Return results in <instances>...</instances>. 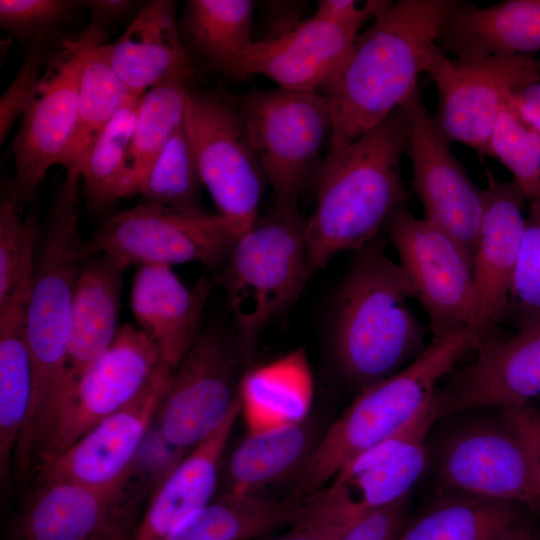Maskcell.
Here are the masks:
<instances>
[{"instance_id":"obj_1","label":"cell","mask_w":540,"mask_h":540,"mask_svg":"<svg viewBox=\"0 0 540 540\" xmlns=\"http://www.w3.org/2000/svg\"><path fill=\"white\" fill-rule=\"evenodd\" d=\"M460 4L400 0L357 36L344 64L319 89L331 113L328 152L357 140L413 95L443 25Z\"/></svg>"},{"instance_id":"obj_2","label":"cell","mask_w":540,"mask_h":540,"mask_svg":"<svg viewBox=\"0 0 540 540\" xmlns=\"http://www.w3.org/2000/svg\"><path fill=\"white\" fill-rule=\"evenodd\" d=\"M401 109L357 140L328 152L316 176V207L306 219L313 272L346 250L377 238L408 192L401 175L405 149Z\"/></svg>"},{"instance_id":"obj_3","label":"cell","mask_w":540,"mask_h":540,"mask_svg":"<svg viewBox=\"0 0 540 540\" xmlns=\"http://www.w3.org/2000/svg\"><path fill=\"white\" fill-rule=\"evenodd\" d=\"M410 283L377 238L357 250L334 305L332 342L342 376L359 391L411 363L425 333Z\"/></svg>"},{"instance_id":"obj_4","label":"cell","mask_w":540,"mask_h":540,"mask_svg":"<svg viewBox=\"0 0 540 540\" xmlns=\"http://www.w3.org/2000/svg\"><path fill=\"white\" fill-rule=\"evenodd\" d=\"M78 171H65L53 201L26 305L32 394L19 444L42 433L58 399L69 344L76 283L87 259L79 230Z\"/></svg>"},{"instance_id":"obj_5","label":"cell","mask_w":540,"mask_h":540,"mask_svg":"<svg viewBox=\"0 0 540 540\" xmlns=\"http://www.w3.org/2000/svg\"><path fill=\"white\" fill-rule=\"evenodd\" d=\"M484 334L468 326L433 337L421 354L395 374L364 387L328 427L297 476L294 498L308 499L361 452L401 430L437 393L457 363L479 347Z\"/></svg>"},{"instance_id":"obj_6","label":"cell","mask_w":540,"mask_h":540,"mask_svg":"<svg viewBox=\"0 0 540 540\" xmlns=\"http://www.w3.org/2000/svg\"><path fill=\"white\" fill-rule=\"evenodd\" d=\"M306 219L297 207L274 206L233 243L223 283L244 354L261 329L297 300L313 273Z\"/></svg>"},{"instance_id":"obj_7","label":"cell","mask_w":540,"mask_h":540,"mask_svg":"<svg viewBox=\"0 0 540 540\" xmlns=\"http://www.w3.org/2000/svg\"><path fill=\"white\" fill-rule=\"evenodd\" d=\"M250 142L275 195V207H297L315 180L332 132L326 99L317 91L252 90L237 100Z\"/></svg>"},{"instance_id":"obj_8","label":"cell","mask_w":540,"mask_h":540,"mask_svg":"<svg viewBox=\"0 0 540 540\" xmlns=\"http://www.w3.org/2000/svg\"><path fill=\"white\" fill-rule=\"evenodd\" d=\"M184 126L202 184L236 239L253 227L267 181L237 100L187 86Z\"/></svg>"},{"instance_id":"obj_9","label":"cell","mask_w":540,"mask_h":540,"mask_svg":"<svg viewBox=\"0 0 540 540\" xmlns=\"http://www.w3.org/2000/svg\"><path fill=\"white\" fill-rule=\"evenodd\" d=\"M438 391L401 430L352 458L304 500L301 514L351 526L407 497L427 465V435L440 418Z\"/></svg>"},{"instance_id":"obj_10","label":"cell","mask_w":540,"mask_h":540,"mask_svg":"<svg viewBox=\"0 0 540 540\" xmlns=\"http://www.w3.org/2000/svg\"><path fill=\"white\" fill-rule=\"evenodd\" d=\"M438 91L434 121L449 142L490 156L498 120L519 87L540 81V59L528 55L449 58L437 45L425 71Z\"/></svg>"},{"instance_id":"obj_11","label":"cell","mask_w":540,"mask_h":540,"mask_svg":"<svg viewBox=\"0 0 540 540\" xmlns=\"http://www.w3.org/2000/svg\"><path fill=\"white\" fill-rule=\"evenodd\" d=\"M235 240L219 214L146 202L107 220L84 249L87 257L104 254L128 268L199 262L216 269L225 264Z\"/></svg>"},{"instance_id":"obj_12","label":"cell","mask_w":540,"mask_h":540,"mask_svg":"<svg viewBox=\"0 0 540 540\" xmlns=\"http://www.w3.org/2000/svg\"><path fill=\"white\" fill-rule=\"evenodd\" d=\"M107 35L88 24L76 36H63L55 46L13 141L12 182L22 205L34 200L49 169L62 164L76 126L86 53L92 45L105 43Z\"/></svg>"},{"instance_id":"obj_13","label":"cell","mask_w":540,"mask_h":540,"mask_svg":"<svg viewBox=\"0 0 540 540\" xmlns=\"http://www.w3.org/2000/svg\"><path fill=\"white\" fill-rule=\"evenodd\" d=\"M161 364L152 339L131 324L56 405L36 450V465L54 458L100 421L131 402Z\"/></svg>"},{"instance_id":"obj_14","label":"cell","mask_w":540,"mask_h":540,"mask_svg":"<svg viewBox=\"0 0 540 540\" xmlns=\"http://www.w3.org/2000/svg\"><path fill=\"white\" fill-rule=\"evenodd\" d=\"M385 228L433 337L472 326L475 291L467 249L436 224L417 218L406 204L393 212Z\"/></svg>"},{"instance_id":"obj_15","label":"cell","mask_w":540,"mask_h":540,"mask_svg":"<svg viewBox=\"0 0 540 540\" xmlns=\"http://www.w3.org/2000/svg\"><path fill=\"white\" fill-rule=\"evenodd\" d=\"M405 149L412 162V188L424 218L436 224L473 254L485 206V190L469 178L450 142L427 110L419 89L400 107Z\"/></svg>"},{"instance_id":"obj_16","label":"cell","mask_w":540,"mask_h":540,"mask_svg":"<svg viewBox=\"0 0 540 540\" xmlns=\"http://www.w3.org/2000/svg\"><path fill=\"white\" fill-rule=\"evenodd\" d=\"M237 359L228 338L202 331L173 370L157 413L161 439L190 450L225 420L237 396Z\"/></svg>"},{"instance_id":"obj_17","label":"cell","mask_w":540,"mask_h":540,"mask_svg":"<svg viewBox=\"0 0 540 540\" xmlns=\"http://www.w3.org/2000/svg\"><path fill=\"white\" fill-rule=\"evenodd\" d=\"M436 471L443 491L540 508L529 458L502 416L449 434L438 451Z\"/></svg>"},{"instance_id":"obj_18","label":"cell","mask_w":540,"mask_h":540,"mask_svg":"<svg viewBox=\"0 0 540 540\" xmlns=\"http://www.w3.org/2000/svg\"><path fill=\"white\" fill-rule=\"evenodd\" d=\"M172 372L160 364L131 402L54 458L36 465L37 483L66 480L104 487L129 479L135 454L158 413Z\"/></svg>"},{"instance_id":"obj_19","label":"cell","mask_w":540,"mask_h":540,"mask_svg":"<svg viewBox=\"0 0 540 540\" xmlns=\"http://www.w3.org/2000/svg\"><path fill=\"white\" fill-rule=\"evenodd\" d=\"M467 365L439 388V416L481 407L501 409L540 400V328L487 336Z\"/></svg>"},{"instance_id":"obj_20","label":"cell","mask_w":540,"mask_h":540,"mask_svg":"<svg viewBox=\"0 0 540 540\" xmlns=\"http://www.w3.org/2000/svg\"><path fill=\"white\" fill-rule=\"evenodd\" d=\"M488 180L480 230L472 254L475 307L472 326L486 337L502 321L519 257L526 197L514 181Z\"/></svg>"},{"instance_id":"obj_21","label":"cell","mask_w":540,"mask_h":540,"mask_svg":"<svg viewBox=\"0 0 540 540\" xmlns=\"http://www.w3.org/2000/svg\"><path fill=\"white\" fill-rule=\"evenodd\" d=\"M359 28L312 16L277 38L253 41L231 77L260 74L283 89L317 91L344 64Z\"/></svg>"},{"instance_id":"obj_22","label":"cell","mask_w":540,"mask_h":540,"mask_svg":"<svg viewBox=\"0 0 540 540\" xmlns=\"http://www.w3.org/2000/svg\"><path fill=\"white\" fill-rule=\"evenodd\" d=\"M212 284L201 278L188 288L168 266H139L130 305L139 328L157 346L161 364L174 370L200 335Z\"/></svg>"},{"instance_id":"obj_23","label":"cell","mask_w":540,"mask_h":540,"mask_svg":"<svg viewBox=\"0 0 540 540\" xmlns=\"http://www.w3.org/2000/svg\"><path fill=\"white\" fill-rule=\"evenodd\" d=\"M129 479L111 486L41 482L21 514L17 540H88L126 521Z\"/></svg>"},{"instance_id":"obj_24","label":"cell","mask_w":540,"mask_h":540,"mask_svg":"<svg viewBox=\"0 0 540 540\" xmlns=\"http://www.w3.org/2000/svg\"><path fill=\"white\" fill-rule=\"evenodd\" d=\"M106 49L112 68L134 96L170 78L192 76L175 1L143 3L124 32L106 43Z\"/></svg>"},{"instance_id":"obj_25","label":"cell","mask_w":540,"mask_h":540,"mask_svg":"<svg viewBox=\"0 0 540 540\" xmlns=\"http://www.w3.org/2000/svg\"><path fill=\"white\" fill-rule=\"evenodd\" d=\"M127 269L104 254L87 257L74 292L66 366L53 411L82 373L115 340L121 328L120 301Z\"/></svg>"},{"instance_id":"obj_26","label":"cell","mask_w":540,"mask_h":540,"mask_svg":"<svg viewBox=\"0 0 540 540\" xmlns=\"http://www.w3.org/2000/svg\"><path fill=\"white\" fill-rule=\"evenodd\" d=\"M240 402L237 396L222 424L166 474L132 540H166L183 521L212 502Z\"/></svg>"},{"instance_id":"obj_27","label":"cell","mask_w":540,"mask_h":540,"mask_svg":"<svg viewBox=\"0 0 540 540\" xmlns=\"http://www.w3.org/2000/svg\"><path fill=\"white\" fill-rule=\"evenodd\" d=\"M437 46L458 58L528 55L540 50V0L488 7L464 3L443 25Z\"/></svg>"},{"instance_id":"obj_28","label":"cell","mask_w":540,"mask_h":540,"mask_svg":"<svg viewBox=\"0 0 540 540\" xmlns=\"http://www.w3.org/2000/svg\"><path fill=\"white\" fill-rule=\"evenodd\" d=\"M318 439L310 419L253 430L228 460L226 494H256L302 471Z\"/></svg>"},{"instance_id":"obj_29","label":"cell","mask_w":540,"mask_h":540,"mask_svg":"<svg viewBox=\"0 0 540 540\" xmlns=\"http://www.w3.org/2000/svg\"><path fill=\"white\" fill-rule=\"evenodd\" d=\"M31 287V286H30ZM30 287L0 303V473L6 480L29 411L32 366L25 314Z\"/></svg>"},{"instance_id":"obj_30","label":"cell","mask_w":540,"mask_h":540,"mask_svg":"<svg viewBox=\"0 0 540 540\" xmlns=\"http://www.w3.org/2000/svg\"><path fill=\"white\" fill-rule=\"evenodd\" d=\"M312 393V375L303 349L250 371L238 386L250 431L305 419Z\"/></svg>"},{"instance_id":"obj_31","label":"cell","mask_w":540,"mask_h":540,"mask_svg":"<svg viewBox=\"0 0 540 540\" xmlns=\"http://www.w3.org/2000/svg\"><path fill=\"white\" fill-rule=\"evenodd\" d=\"M398 540H500L522 522L519 504L443 491Z\"/></svg>"},{"instance_id":"obj_32","label":"cell","mask_w":540,"mask_h":540,"mask_svg":"<svg viewBox=\"0 0 540 540\" xmlns=\"http://www.w3.org/2000/svg\"><path fill=\"white\" fill-rule=\"evenodd\" d=\"M303 501L224 494L183 521L166 540H247L294 523Z\"/></svg>"},{"instance_id":"obj_33","label":"cell","mask_w":540,"mask_h":540,"mask_svg":"<svg viewBox=\"0 0 540 540\" xmlns=\"http://www.w3.org/2000/svg\"><path fill=\"white\" fill-rule=\"evenodd\" d=\"M255 7L251 0H189L184 5V32L213 69L231 76L253 43Z\"/></svg>"},{"instance_id":"obj_34","label":"cell","mask_w":540,"mask_h":540,"mask_svg":"<svg viewBox=\"0 0 540 540\" xmlns=\"http://www.w3.org/2000/svg\"><path fill=\"white\" fill-rule=\"evenodd\" d=\"M132 96L110 64L106 43L92 45L82 66L76 126L61 164L65 171L81 174L93 143Z\"/></svg>"},{"instance_id":"obj_35","label":"cell","mask_w":540,"mask_h":540,"mask_svg":"<svg viewBox=\"0 0 540 540\" xmlns=\"http://www.w3.org/2000/svg\"><path fill=\"white\" fill-rule=\"evenodd\" d=\"M190 78H170L141 95L127 159L132 196L139 193L140 184L151 164L184 123Z\"/></svg>"},{"instance_id":"obj_36","label":"cell","mask_w":540,"mask_h":540,"mask_svg":"<svg viewBox=\"0 0 540 540\" xmlns=\"http://www.w3.org/2000/svg\"><path fill=\"white\" fill-rule=\"evenodd\" d=\"M141 96H132L97 137L81 170L86 197L97 209L132 196L127 159Z\"/></svg>"},{"instance_id":"obj_37","label":"cell","mask_w":540,"mask_h":540,"mask_svg":"<svg viewBox=\"0 0 540 540\" xmlns=\"http://www.w3.org/2000/svg\"><path fill=\"white\" fill-rule=\"evenodd\" d=\"M201 178L184 123L145 174L139 193L147 203L177 210L199 211Z\"/></svg>"},{"instance_id":"obj_38","label":"cell","mask_w":540,"mask_h":540,"mask_svg":"<svg viewBox=\"0 0 540 540\" xmlns=\"http://www.w3.org/2000/svg\"><path fill=\"white\" fill-rule=\"evenodd\" d=\"M22 203L14 183L0 201V303L32 283L37 256L38 219L21 216Z\"/></svg>"},{"instance_id":"obj_39","label":"cell","mask_w":540,"mask_h":540,"mask_svg":"<svg viewBox=\"0 0 540 540\" xmlns=\"http://www.w3.org/2000/svg\"><path fill=\"white\" fill-rule=\"evenodd\" d=\"M522 332L540 328V201H529L519 257L502 321Z\"/></svg>"},{"instance_id":"obj_40","label":"cell","mask_w":540,"mask_h":540,"mask_svg":"<svg viewBox=\"0 0 540 540\" xmlns=\"http://www.w3.org/2000/svg\"><path fill=\"white\" fill-rule=\"evenodd\" d=\"M83 8L80 0H0V27L27 48L53 43Z\"/></svg>"},{"instance_id":"obj_41","label":"cell","mask_w":540,"mask_h":540,"mask_svg":"<svg viewBox=\"0 0 540 540\" xmlns=\"http://www.w3.org/2000/svg\"><path fill=\"white\" fill-rule=\"evenodd\" d=\"M490 156L512 174L528 201H540V134L507 106L491 139Z\"/></svg>"},{"instance_id":"obj_42","label":"cell","mask_w":540,"mask_h":540,"mask_svg":"<svg viewBox=\"0 0 540 540\" xmlns=\"http://www.w3.org/2000/svg\"><path fill=\"white\" fill-rule=\"evenodd\" d=\"M58 41L27 48L13 80L2 93L0 98L1 145L12 126L19 118H22L32 101Z\"/></svg>"},{"instance_id":"obj_43","label":"cell","mask_w":540,"mask_h":540,"mask_svg":"<svg viewBox=\"0 0 540 540\" xmlns=\"http://www.w3.org/2000/svg\"><path fill=\"white\" fill-rule=\"evenodd\" d=\"M408 496L353 523L340 540H398L407 513Z\"/></svg>"},{"instance_id":"obj_44","label":"cell","mask_w":540,"mask_h":540,"mask_svg":"<svg viewBox=\"0 0 540 540\" xmlns=\"http://www.w3.org/2000/svg\"><path fill=\"white\" fill-rule=\"evenodd\" d=\"M500 413L522 443L540 489V407L528 404L501 409Z\"/></svg>"},{"instance_id":"obj_45","label":"cell","mask_w":540,"mask_h":540,"mask_svg":"<svg viewBox=\"0 0 540 540\" xmlns=\"http://www.w3.org/2000/svg\"><path fill=\"white\" fill-rule=\"evenodd\" d=\"M393 1L368 0L362 6L353 0H321L318 3L315 14L316 18L361 26L366 20L378 17L386 13Z\"/></svg>"},{"instance_id":"obj_46","label":"cell","mask_w":540,"mask_h":540,"mask_svg":"<svg viewBox=\"0 0 540 540\" xmlns=\"http://www.w3.org/2000/svg\"><path fill=\"white\" fill-rule=\"evenodd\" d=\"M142 5V2L135 0L84 1V6L91 15L89 24L107 33L112 25L131 15L135 16Z\"/></svg>"},{"instance_id":"obj_47","label":"cell","mask_w":540,"mask_h":540,"mask_svg":"<svg viewBox=\"0 0 540 540\" xmlns=\"http://www.w3.org/2000/svg\"><path fill=\"white\" fill-rule=\"evenodd\" d=\"M508 106L525 125L540 134V81L517 88Z\"/></svg>"},{"instance_id":"obj_48","label":"cell","mask_w":540,"mask_h":540,"mask_svg":"<svg viewBox=\"0 0 540 540\" xmlns=\"http://www.w3.org/2000/svg\"><path fill=\"white\" fill-rule=\"evenodd\" d=\"M350 526L299 515L293 529L278 540H340Z\"/></svg>"},{"instance_id":"obj_49","label":"cell","mask_w":540,"mask_h":540,"mask_svg":"<svg viewBox=\"0 0 540 540\" xmlns=\"http://www.w3.org/2000/svg\"><path fill=\"white\" fill-rule=\"evenodd\" d=\"M88 540H128L126 521L115 524Z\"/></svg>"},{"instance_id":"obj_50","label":"cell","mask_w":540,"mask_h":540,"mask_svg":"<svg viewBox=\"0 0 540 540\" xmlns=\"http://www.w3.org/2000/svg\"><path fill=\"white\" fill-rule=\"evenodd\" d=\"M500 540H534L530 527L522 522L516 528L508 532Z\"/></svg>"}]
</instances>
